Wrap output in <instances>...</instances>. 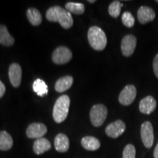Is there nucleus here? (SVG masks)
I'll return each instance as SVG.
<instances>
[{
	"instance_id": "obj_22",
	"label": "nucleus",
	"mask_w": 158,
	"mask_h": 158,
	"mask_svg": "<svg viewBox=\"0 0 158 158\" xmlns=\"http://www.w3.org/2000/svg\"><path fill=\"white\" fill-rule=\"evenodd\" d=\"M65 8L69 13H74L76 15L82 14L85 10L84 4L77 2H68L65 5Z\"/></svg>"
},
{
	"instance_id": "obj_2",
	"label": "nucleus",
	"mask_w": 158,
	"mask_h": 158,
	"mask_svg": "<svg viewBox=\"0 0 158 158\" xmlns=\"http://www.w3.org/2000/svg\"><path fill=\"white\" fill-rule=\"evenodd\" d=\"M88 41L92 48L96 51H102L107 45L106 33L100 27L93 26L88 31Z\"/></svg>"
},
{
	"instance_id": "obj_20",
	"label": "nucleus",
	"mask_w": 158,
	"mask_h": 158,
	"mask_svg": "<svg viewBox=\"0 0 158 158\" xmlns=\"http://www.w3.org/2000/svg\"><path fill=\"white\" fill-rule=\"evenodd\" d=\"M32 88L35 93H37V95H39L40 97H43V95L48 94V86H47L45 81H43V80L40 78H37L35 81L34 83H33Z\"/></svg>"
},
{
	"instance_id": "obj_1",
	"label": "nucleus",
	"mask_w": 158,
	"mask_h": 158,
	"mask_svg": "<svg viewBox=\"0 0 158 158\" xmlns=\"http://www.w3.org/2000/svg\"><path fill=\"white\" fill-rule=\"evenodd\" d=\"M46 19L49 21L59 22L64 29H70L73 24L71 13L59 6H54L49 8L46 12Z\"/></svg>"
},
{
	"instance_id": "obj_6",
	"label": "nucleus",
	"mask_w": 158,
	"mask_h": 158,
	"mask_svg": "<svg viewBox=\"0 0 158 158\" xmlns=\"http://www.w3.org/2000/svg\"><path fill=\"white\" fill-rule=\"evenodd\" d=\"M71 51L65 46H59L54 50L52 54V60L56 64H63L68 63L72 59Z\"/></svg>"
},
{
	"instance_id": "obj_17",
	"label": "nucleus",
	"mask_w": 158,
	"mask_h": 158,
	"mask_svg": "<svg viewBox=\"0 0 158 158\" xmlns=\"http://www.w3.org/2000/svg\"><path fill=\"white\" fill-rule=\"evenodd\" d=\"M73 83V78L72 76H67L58 79L55 84V89L58 92H63L69 89Z\"/></svg>"
},
{
	"instance_id": "obj_18",
	"label": "nucleus",
	"mask_w": 158,
	"mask_h": 158,
	"mask_svg": "<svg viewBox=\"0 0 158 158\" xmlns=\"http://www.w3.org/2000/svg\"><path fill=\"white\" fill-rule=\"evenodd\" d=\"M14 38L10 34L5 25H0V44L5 46H11L13 45Z\"/></svg>"
},
{
	"instance_id": "obj_15",
	"label": "nucleus",
	"mask_w": 158,
	"mask_h": 158,
	"mask_svg": "<svg viewBox=\"0 0 158 158\" xmlns=\"http://www.w3.org/2000/svg\"><path fill=\"white\" fill-rule=\"evenodd\" d=\"M51 147V143L48 140L44 138H40L35 141L34 145H33V150L36 155H41L48 151Z\"/></svg>"
},
{
	"instance_id": "obj_25",
	"label": "nucleus",
	"mask_w": 158,
	"mask_h": 158,
	"mask_svg": "<svg viewBox=\"0 0 158 158\" xmlns=\"http://www.w3.org/2000/svg\"><path fill=\"white\" fill-rule=\"evenodd\" d=\"M122 158H135V148L133 144H127L124 147Z\"/></svg>"
},
{
	"instance_id": "obj_16",
	"label": "nucleus",
	"mask_w": 158,
	"mask_h": 158,
	"mask_svg": "<svg viewBox=\"0 0 158 158\" xmlns=\"http://www.w3.org/2000/svg\"><path fill=\"white\" fill-rule=\"evenodd\" d=\"M81 145L85 149L89 151H95L100 147V142L93 136H86L81 140Z\"/></svg>"
},
{
	"instance_id": "obj_5",
	"label": "nucleus",
	"mask_w": 158,
	"mask_h": 158,
	"mask_svg": "<svg viewBox=\"0 0 158 158\" xmlns=\"http://www.w3.org/2000/svg\"><path fill=\"white\" fill-rule=\"evenodd\" d=\"M141 137L144 147L150 149L154 143V130L152 124L149 121L144 122L141 127Z\"/></svg>"
},
{
	"instance_id": "obj_29",
	"label": "nucleus",
	"mask_w": 158,
	"mask_h": 158,
	"mask_svg": "<svg viewBox=\"0 0 158 158\" xmlns=\"http://www.w3.org/2000/svg\"><path fill=\"white\" fill-rule=\"evenodd\" d=\"M88 2H90V3H94L96 1H94H94H88Z\"/></svg>"
},
{
	"instance_id": "obj_30",
	"label": "nucleus",
	"mask_w": 158,
	"mask_h": 158,
	"mask_svg": "<svg viewBox=\"0 0 158 158\" xmlns=\"http://www.w3.org/2000/svg\"><path fill=\"white\" fill-rule=\"evenodd\" d=\"M156 2L158 3V0H156Z\"/></svg>"
},
{
	"instance_id": "obj_23",
	"label": "nucleus",
	"mask_w": 158,
	"mask_h": 158,
	"mask_svg": "<svg viewBox=\"0 0 158 158\" xmlns=\"http://www.w3.org/2000/svg\"><path fill=\"white\" fill-rule=\"evenodd\" d=\"M123 4L120 2L119 1H114L110 4L108 7V13L111 17L117 18L121 13L122 7Z\"/></svg>"
},
{
	"instance_id": "obj_21",
	"label": "nucleus",
	"mask_w": 158,
	"mask_h": 158,
	"mask_svg": "<svg viewBox=\"0 0 158 158\" xmlns=\"http://www.w3.org/2000/svg\"><path fill=\"white\" fill-rule=\"evenodd\" d=\"M27 15L29 22L33 26H38L42 22V15L35 8H29L27 12Z\"/></svg>"
},
{
	"instance_id": "obj_19",
	"label": "nucleus",
	"mask_w": 158,
	"mask_h": 158,
	"mask_svg": "<svg viewBox=\"0 0 158 158\" xmlns=\"http://www.w3.org/2000/svg\"><path fill=\"white\" fill-rule=\"evenodd\" d=\"M13 145V140L11 135L6 131H0V150L7 151Z\"/></svg>"
},
{
	"instance_id": "obj_13",
	"label": "nucleus",
	"mask_w": 158,
	"mask_h": 158,
	"mask_svg": "<svg viewBox=\"0 0 158 158\" xmlns=\"http://www.w3.org/2000/svg\"><path fill=\"white\" fill-rule=\"evenodd\" d=\"M9 78L11 84L14 87H19L21 82L22 70L21 66L17 63H13L9 68Z\"/></svg>"
},
{
	"instance_id": "obj_27",
	"label": "nucleus",
	"mask_w": 158,
	"mask_h": 158,
	"mask_svg": "<svg viewBox=\"0 0 158 158\" xmlns=\"http://www.w3.org/2000/svg\"><path fill=\"white\" fill-rule=\"evenodd\" d=\"M5 92V86L2 82L0 81V98L4 95Z\"/></svg>"
},
{
	"instance_id": "obj_8",
	"label": "nucleus",
	"mask_w": 158,
	"mask_h": 158,
	"mask_svg": "<svg viewBox=\"0 0 158 158\" xmlns=\"http://www.w3.org/2000/svg\"><path fill=\"white\" fill-rule=\"evenodd\" d=\"M137 39L133 35H127L122 40L121 50L124 56L129 57L135 51Z\"/></svg>"
},
{
	"instance_id": "obj_4",
	"label": "nucleus",
	"mask_w": 158,
	"mask_h": 158,
	"mask_svg": "<svg viewBox=\"0 0 158 158\" xmlns=\"http://www.w3.org/2000/svg\"><path fill=\"white\" fill-rule=\"evenodd\" d=\"M108 115V109L103 104H96L91 108L89 116L94 127H100L104 123Z\"/></svg>"
},
{
	"instance_id": "obj_28",
	"label": "nucleus",
	"mask_w": 158,
	"mask_h": 158,
	"mask_svg": "<svg viewBox=\"0 0 158 158\" xmlns=\"http://www.w3.org/2000/svg\"><path fill=\"white\" fill-rule=\"evenodd\" d=\"M153 155L155 158H158V142H157V144L156 145V147L155 148V150H154Z\"/></svg>"
},
{
	"instance_id": "obj_3",
	"label": "nucleus",
	"mask_w": 158,
	"mask_h": 158,
	"mask_svg": "<svg viewBox=\"0 0 158 158\" xmlns=\"http://www.w3.org/2000/svg\"><path fill=\"white\" fill-rule=\"evenodd\" d=\"M70 103V100L68 95H62L57 99L53 110V117L56 123H62L66 119Z\"/></svg>"
},
{
	"instance_id": "obj_26",
	"label": "nucleus",
	"mask_w": 158,
	"mask_h": 158,
	"mask_svg": "<svg viewBox=\"0 0 158 158\" xmlns=\"http://www.w3.org/2000/svg\"><path fill=\"white\" fill-rule=\"evenodd\" d=\"M153 70L155 76L158 78V54L156 55L153 60Z\"/></svg>"
},
{
	"instance_id": "obj_9",
	"label": "nucleus",
	"mask_w": 158,
	"mask_h": 158,
	"mask_svg": "<svg viewBox=\"0 0 158 158\" xmlns=\"http://www.w3.org/2000/svg\"><path fill=\"white\" fill-rule=\"evenodd\" d=\"M125 123L122 120H116L108 124L106 128V133L108 137L116 138L124 133L125 131Z\"/></svg>"
},
{
	"instance_id": "obj_10",
	"label": "nucleus",
	"mask_w": 158,
	"mask_h": 158,
	"mask_svg": "<svg viewBox=\"0 0 158 158\" xmlns=\"http://www.w3.org/2000/svg\"><path fill=\"white\" fill-rule=\"evenodd\" d=\"M137 17L138 21L141 24H146V23L154 21L156 15L155 12L152 8L147 7V6H141L138 10Z\"/></svg>"
},
{
	"instance_id": "obj_12",
	"label": "nucleus",
	"mask_w": 158,
	"mask_h": 158,
	"mask_svg": "<svg viewBox=\"0 0 158 158\" xmlns=\"http://www.w3.org/2000/svg\"><path fill=\"white\" fill-rule=\"evenodd\" d=\"M157 108V102L152 96H147L142 99L139 103L140 112L143 114H151Z\"/></svg>"
},
{
	"instance_id": "obj_11",
	"label": "nucleus",
	"mask_w": 158,
	"mask_h": 158,
	"mask_svg": "<svg viewBox=\"0 0 158 158\" xmlns=\"http://www.w3.org/2000/svg\"><path fill=\"white\" fill-rule=\"evenodd\" d=\"M47 133V127L42 123H32L27 127V135L29 138H42Z\"/></svg>"
},
{
	"instance_id": "obj_14",
	"label": "nucleus",
	"mask_w": 158,
	"mask_h": 158,
	"mask_svg": "<svg viewBox=\"0 0 158 158\" xmlns=\"http://www.w3.org/2000/svg\"><path fill=\"white\" fill-rule=\"evenodd\" d=\"M55 149L59 152H66L70 147L69 138L65 134L59 133L56 136L54 140Z\"/></svg>"
},
{
	"instance_id": "obj_24",
	"label": "nucleus",
	"mask_w": 158,
	"mask_h": 158,
	"mask_svg": "<svg viewBox=\"0 0 158 158\" xmlns=\"http://www.w3.org/2000/svg\"><path fill=\"white\" fill-rule=\"evenodd\" d=\"M122 21L123 24L128 28H131L135 24V19L130 12H124L122 15Z\"/></svg>"
},
{
	"instance_id": "obj_7",
	"label": "nucleus",
	"mask_w": 158,
	"mask_h": 158,
	"mask_svg": "<svg viewBox=\"0 0 158 158\" xmlns=\"http://www.w3.org/2000/svg\"><path fill=\"white\" fill-rule=\"evenodd\" d=\"M137 90L134 85L129 84L124 87L118 96V101L123 106H130L135 99Z\"/></svg>"
}]
</instances>
